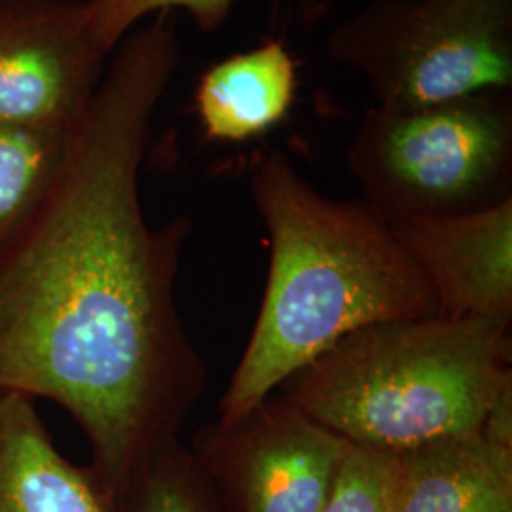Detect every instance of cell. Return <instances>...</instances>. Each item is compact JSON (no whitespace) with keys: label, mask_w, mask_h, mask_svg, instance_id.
Here are the masks:
<instances>
[{"label":"cell","mask_w":512,"mask_h":512,"mask_svg":"<svg viewBox=\"0 0 512 512\" xmlns=\"http://www.w3.org/2000/svg\"><path fill=\"white\" fill-rule=\"evenodd\" d=\"M188 448L224 512H321L351 442L272 393Z\"/></svg>","instance_id":"obj_6"},{"label":"cell","mask_w":512,"mask_h":512,"mask_svg":"<svg viewBox=\"0 0 512 512\" xmlns=\"http://www.w3.org/2000/svg\"><path fill=\"white\" fill-rule=\"evenodd\" d=\"M238 0H86L93 37L109 55L150 14L184 10L200 31H217Z\"/></svg>","instance_id":"obj_14"},{"label":"cell","mask_w":512,"mask_h":512,"mask_svg":"<svg viewBox=\"0 0 512 512\" xmlns=\"http://www.w3.org/2000/svg\"><path fill=\"white\" fill-rule=\"evenodd\" d=\"M69 131L0 122V245L42 202L63 158Z\"/></svg>","instance_id":"obj_13"},{"label":"cell","mask_w":512,"mask_h":512,"mask_svg":"<svg viewBox=\"0 0 512 512\" xmlns=\"http://www.w3.org/2000/svg\"><path fill=\"white\" fill-rule=\"evenodd\" d=\"M363 200L385 219L458 215L511 196L512 90L366 110L348 150Z\"/></svg>","instance_id":"obj_4"},{"label":"cell","mask_w":512,"mask_h":512,"mask_svg":"<svg viewBox=\"0 0 512 512\" xmlns=\"http://www.w3.org/2000/svg\"><path fill=\"white\" fill-rule=\"evenodd\" d=\"M114 512H224L202 467L179 437L139 459L112 494Z\"/></svg>","instance_id":"obj_12"},{"label":"cell","mask_w":512,"mask_h":512,"mask_svg":"<svg viewBox=\"0 0 512 512\" xmlns=\"http://www.w3.org/2000/svg\"><path fill=\"white\" fill-rule=\"evenodd\" d=\"M249 188L268 230L270 270L219 404L222 420L264 401L357 330L437 315L427 279L365 200L323 196L277 150L255 156Z\"/></svg>","instance_id":"obj_2"},{"label":"cell","mask_w":512,"mask_h":512,"mask_svg":"<svg viewBox=\"0 0 512 512\" xmlns=\"http://www.w3.org/2000/svg\"><path fill=\"white\" fill-rule=\"evenodd\" d=\"M105 57L86 0H0V122L73 128Z\"/></svg>","instance_id":"obj_7"},{"label":"cell","mask_w":512,"mask_h":512,"mask_svg":"<svg viewBox=\"0 0 512 512\" xmlns=\"http://www.w3.org/2000/svg\"><path fill=\"white\" fill-rule=\"evenodd\" d=\"M296 88L293 55L281 42L268 40L209 67L196 88V112L209 139L245 143L287 118Z\"/></svg>","instance_id":"obj_11"},{"label":"cell","mask_w":512,"mask_h":512,"mask_svg":"<svg viewBox=\"0 0 512 512\" xmlns=\"http://www.w3.org/2000/svg\"><path fill=\"white\" fill-rule=\"evenodd\" d=\"M35 403L0 395V512H114L90 465L57 450Z\"/></svg>","instance_id":"obj_10"},{"label":"cell","mask_w":512,"mask_h":512,"mask_svg":"<svg viewBox=\"0 0 512 512\" xmlns=\"http://www.w3.org/2000/svg\"><path fill=\"white\" fill-rule=\"evenodd\" d=\"M116 50L48 192L0 245V395L61 406L110 497L207 389L175 298L192 222L148 224L139 192L179 40L160 14Z\"/></svg>","instance_id":"obj_1"},{"label":"cell","mask_w":512,"mask_h":512,"mask_svg":"<svg viewBox=\"0 0 512 512\" xmlns=\"http://www.w3.org/2000/svg\"><path fill=\"white\" fill-rule=\"evenodd\" d=\"M389 220V219H387ZM448 319H512V198L437 217L389 220Z\"/></svg>","instance_id":"obj_8"},{"label":"cell","mask_w":512,"mask_h":512,"mask_svg":"<svg viewBox=\"0 0 512 512\" xmlns=\"http://www.w3.org/2000/svg\"><path fill=\"white\" fill-rule=\"evenodd\" d=\"M397 458V512H512V439L484 427Z\"/></svg>","instance_id":"obj_9"},{"label":"cell","mask_w":512,"mask_h":512,"mask_svg":"<svg viewBox=\"0 0 512 512\" xmlns=\"http://www.w3.org/2000/svg\"><path fill=\"white\" fill-rule=\"evenodd\" d=\"M327 50L382 107L512 90V0H372L330 33Z\"/></svg>","instance_id":"obj_5"},{"label":"cell","mask_w":512,"mask_h":512,"mask_svg":"<svg viewBox=\"0 0 512 512\" xmlns=\"http://www.w3.org/2000/svg\"><path fill=\"white\" fill-rule=\"evenodd\" d=\"M511 323L423 317L357 330L275 393L351 442L399 456L480 431L512 393Z\"/></svg>","instance_id":"obj_3"},{"label":"cell","mask_w":512,"mask_h":512,"mask_svg":"<svg viewBox=\"0 0 512 512\" xmlns=\"http://www.w3.org/2000/svg\"><path fill=\"white\" fill-rule=\"evenodd\" d=\"M321 512H397V458L351 444Z\"/></svg>","instance_id":"obj_15"}]
</instances>
